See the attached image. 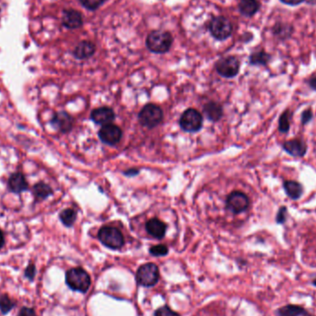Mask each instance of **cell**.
I'll return each mask as SVG.
<instances>
[{"mask_svg":"<svg viewBox=\"0 0 316 316\" xmlns=\"http://www.w3.org/2000/svg\"><path fill=\"white\" fill-rule=\"evenodd\" d=\"M287 219V208L285 206H282L280 208L279 213L276 215V223L278 224H284Z\"/></svg>","mask_w":316,"mask_h":316,"instance_id":"f546056e","label":"cell"},{"mask_svg":"<svg viewBox=\"0 0 316 316\" xmlns=\"http://www.w3.org/2000/svg\"><path fill=\"white\" fill-rule=\"evenodd\" d=\"M159 269L153 263H145L140 266L136 273L138 283L143 287H153L159 280Z\"/></svg>","mask_w":316,"mask_h":316,"instance_id":"5b68a950","label":"cell"},{"mask_svg":"<svg viewBox=\"0 0 316 316\" xmlns=\"http://www.w3.org/2000/svg\"><path fill=\"white\" fill-rule=\"evenodd\" d=\"M33 193L35 197L41 200H45L53 194L52 188L45 182H38L33 186Z\"/></svg>","mask_w":316,"mask_h":316,"instance_id":"7402d4cb","label":"cell"},{"mask_svg":"<svg viewBox=\"0 0 316 316\" xmlns=\"http://www.w3.org/2000/svg\"><path fill=\"white\" fill-rule=\"evenodd\" d=\"M150 253L153 256H165L169 253V249L166 245H155L150 249Z\"/></svg>","mask_w":316,"mask_h":316,"instance_id":"83f0119b","label":"cell"},{"mask_svg":"<svg viewBox=\"0 0 316 316\" xmlns=\"http://www.w3.org/2000/svg\"><path fill=\"white\" fill-rule=\"evenodd\" d=\"M217 73L225 78H233L240 71V61L235 57L222 58L216 64Z\"/></svg>","mask_w":316,"mask_h":316,"instance_id":"ba28073f","label":"cell"},{"mask_svg":"<svg viewBox=\"0 0 316 316\" xmlns=\"http://www.w3.org/2000/svg\"><path fill=\"white\" fill-rule=\"evenodd\" d=\"M290 110L285 111L284 113L281 115L280 117V122H279V130L282 133H287L290 131Z\"/></svg>","mask_w":316,"mask_h":316,"instance_id":"d4e9b609","label":"cell"},{"mask_svg":"<svg viewBox=\"0 0 316 316\" xmlns=\"http://www.w3.org/2000/svg\"><path fill=\"white\" fill-rule=\"evenodd\" d=\"M313 285H314V286H316V279L315 280H313Z\"/></svg>","mask_w":316,"mask_h":316,"instance_id":"74e56055","label":"cell"},{"mask_svg":"<svg viewBox=\"0 0 316 316\" xmlns=\"http://www.w3.org/2000/svg\"><path fill=\"white\" fill-rule=\"evenodd\" d=\"M139 122L141 125L152 129L160 124L163 120V111L156 105L148 104L143 106L139 113Z\"/></svg>","mask_w":316,"mask_h":316,"instance_id":"3957f363","label":"cell"},{"mask_svg":"<svg viewBox=\"0 0 316 316\" xmlns=\"http://www.w3.org/2000/svg\"><path fill=\"white\" fill-rule=\"evenodd\" d=\"M309 85H310V86H311V89L316 91V76H314V77H312V78H311V80H310V82H309Z\"/></svg>","mask_w":316,"mask_h":316,"instance_id":"8d00e7d4","label":"cell"},{"mask_svg":"<svg viewBox=\"0 0 316 316\" xmlns=\"http://www.w3.org/2000/svg\"><path fill=\"white\" fill-rule=\"evenodd\" d=\"M62 23L68 29H78L83 25V16L79 11L75 10L64 11Z\"/></svg>","mask_w":316,"mask_h":316,"instance_id":"9a60e30c","label":"cell"},{"mask_svg":"<svg viewBox=\"0 0 316 316\" xmlns=\"http://www.w3.org/2000/svg\"><path fill=\"white\" fill-rule=\"evenodd\" d=\"M312 116H313V115H312V111H311V108L306 109L305 111L302 112V115H301V123H302L303 125L309 123V122H311V120H312Z\"/></svg>","mask_w":316,"mask_h":316,"instance_id":"4dcf8cb0","label":"cell"},{"mask_svg":"<svg viewBox=\"0 0 316 316\" xmlns=\"http://www.w3.org/2000/svg\"><path fill=\"white\" fill-rule=\"evenodd\" d=\"M51 125L59 132L67 133L70 132L72 129L73 118L67 112L61 111L54 115L51 120Z\"/></svg>","mask_w":316,"mask_h":316,"instance_id":"8fae6325","label":"cell"},{"mask_svg":"<svg viewBox=\"0 0 316 316\" xmlns=\"http://www.w3.org/2000/svg\"><path fill=\"white\" fill-rule=\"evenodd\" d=\"M14 305H15V303L7 294L0 296V311L2 313L6 314V313L10 312Z\"/></svg>","mask_w":316,"mask_h":316,"instance_id":"484cf974","label":"cell"},{"mask_svg":"<svg viewBox=\"0 0 316 316\" xmlns=\"http://www.w3.org/2000/svg\"><path fill=\"white\" fill-rule=\"evenodd\" d=\"M95 44L90 41H83L77 45L73 51L74 57L78 59H87L95 53Z\"/></svg>","mask_w":316,"mask_h":316,"instance_id":"e0dca14e","label":"cell"},{"mask_svg":"<svg viewBox=\"0 0 316 316\" xmlns=\"http://www.w3.org/2000/svg\"><path fill=\"white\" fill-rule=\"evenodd\" d=\"M279 316H313L304 308L298 305H286L279 309Z\"/></svg>","mask_w":316,"mask_h":316,"instance_id":"44dd1931","label":"cell"},{"mask_svg":"<svg viewBox=\"0 0 316 316\" xmlns=\"http://www.w3.org/2000/svg\"><path fill=\"white\" fill-rule=\"evenodd\" d=\"M271 59V56L264 52V51H259V52L253 53L250 57V63L252 65H262L265 66L267 65Z\"/></svg>","mask_w":316,"mask_h":316,"instance_id":"cb8c5ba5","label":"cell"},{"mask_svg":"<svg viewBox=\"0 0 316 316\" xmlns=\"http://www.w3.org/2000/svg\"><path fill=\"white\" fill-rule=\"evenodd\" d=\"M76 218H77V213H76V211L71 209V208L64 209L59 214V219H60V221L62 222V224L65 227H72L74 223L76 221Z\"/></svg>","mask_w":316,"mask_h":316,"instance_id":"603a6c76","label":"cell"},{"mask_svg":"<svg viewBox=\"0 0 316 316\" xmlns=\"http://www.w3.org/2000/svg\"><path fill=\"white\" fill-rule=\"evenodd\" d=\"M250 206V200L247 195L242 191H233L227 199V208L233 214H241L247 210Z\"/></svg>","mask_w":316,"mask_h":316,"instance_id":"9c48e42d","label":"cell"},{"mask_svg":"<svg viewBox=\"0 0 316 316\" xmlns=\"http://www.w3.org/2000/svg\"><path fill=\"white\" fill-rule=\"evenodd\" d=\"M35 274H36V268H35L34 264H32V263L29 264L27 266V268L25 269V276H26L27 279L32 280L34 279Z\"/></svg>","mask_w":316,"mask_h":316,"instance_id":"1f68e13d","label":"cell"},{"mask_svg":"<svg viewBox=\"0 0 316 316\" xmlns=\"http://www.w3.org/2000/svg\"><path fill=\"white\" fill-rule=\"evenodd\" d=\"M106 0H81V3L89 11H95L99 9Z\"/></svg>","mask_w":316,"mask_h":316,"instance_id":"4316f807","label":"cell"},{"mask_svg":"<svg viewBox=\"0 0 316 316\" xmlns=\"http://www.w3.org/2000/svg\"><path fill=\"white\" fill-rule=\"evenodd\" d=\"M154 316H179V313L171 310L169 306H163L154 312Z\"/></svg>","mask_w":316,"mask_h":316,"instance_id":"f1b7e54d","label":"cell"},{"mask_svg":"<svg viewBox=\"0 0 316 316\" xmlns=\"http://www.w3.org/2000/svg\"><path fill=\"white\" fill-rule=\"evenodd\" d=\"M139 173V171H138L137 169H130V170H127L125 171V173L124 174L126 175V176H129V177H132V176H136Z\"/></svg>","mask_w":316,"mask_h":316,"instance_id":"e575fe53","label":"cell"},{"mask_svg":"<svg viewBox=\"0 0 316 316\" xmlns=\"http://www.w3.org/2000/svg\"><path fill=\"white\" fill-rule=\"evenodd\" d=\"M205 114L208 120L212 122H218L223 116V108L221 105L216 102H209L204 107Z\"/></svg>","mask_w":316,"mask_h":316,"instance_id":"ac0fdd59","label":"cell"},{"mask_svg":"<svg viewBox=\"0 0 316 316\" xmlns=\"http://www.w3.org/2000/svg\"><path fill=\"white\" fill-rule=\"evenodd\" d=\"M101 243L112 250H118L124 245V237L122 232L114 227H103L98 232Z\"/></svg>","mask_w":316,"mask_h":316,"instance_id":"277c9868","label":"cell"},{"mask_svg":"<svg viewBox=\"0 0 316 316\" xmlns=\"http://www.w3.org/2000/svg\"><path fill=\"white\" fill-rule=\"evenodd\" d=\"M91 120L95 122V124L104 126L110 124L111 122L115 120V113L113 109H111L109 107L103 106L92 111Z\"/></svg>","mask_w":316,"mask_h":316,"instance_id":"7c38bea8","label":"cell"},{"mask_svg":"<svg viewBox=\"0 0 316 316\" xmlns=\"http://www.w3.org/2000/svg\"><path fill=\"white\" fill-rule=\"evenodd\" d=\"M281 1L287 5L297 6L300 5V3H302L304 0H281Z\"/></svg>","mask_w":316,"mask_h":316,"instance_id":"836d02e7","label":"cell"},{"mask_svg":"<svg viewBox=\"0 0 316 316\" xmlns=\"http://www.w3.org/2000/svg\"><path fill=\"white\" fill-rule=\"evenodd\" d=\"M260 4L257 0H242L239 4L241 13L246 17H252L259 11Z\"/></svg>","mask_w":316,"mask_h":316,"instance_id":"ffe728a7","label":"cell"},{"mask_svg":"<svg viewBox=\"0 0 316 316\" xmlns=\"http://www.w3.org/2000/svg\"><path fill=\"white\" fill-rule=\"evenodd\" d=\"M8 185L10 190L17 194L26 191L29 189V184L27 182L26 179L24 175L21 172H17L11 175L8 181Z\"/></svg>","mask_w":316,"mask_h":316,"instance_id":"5bb4252c","label":"cell"},{"mask_svg":"<svg viewBox=\"0 0 316 316\" xmlns=\"http://www.w3.org/2000/svg\"><path fill=\"white\" fill-rule=\"evenodd\" d=\"M284 190L287 195L292 200L300 199L303 192V188L300 183L295 180H287L284 182Z\"/></svg>","mask_w":316,"mask_h":316,"instance_id":"d6986e66","label":"cell"},{"mask_svg":"<svg viewBox=\"0 0 316 316\" xmlns=\"http://www.w3.org/2000/svg\"><path fill=\"white\" fill-rule=\"evenodd\" d=\"M209 30L211 34L219 41L226 40L231 35L232 24L229 20L223 16H218L214 18L210 21Z\"/></svg>","mask_w":316,"mask_h":316,"instance_id":"52a82bcc","label":"cell"},{"mask_svg":"<svg viewBox=\"0 0 316 316\" xmlns=\"http://www.w3.org/2000/svg\"><path fill=\"white\" fill-rule=\"evenodd\" d=\"M98 135L101 141L105 144L115 145L122 140V132L120 127L110 123L102 127L98 132Z\"/></svg>","mask_w":316,"mask_h":316,"instance_id":"30bf717a","label":"cell"},{"mask_svg":"<svg viewBox=\"0 0 316 316\" xmlns=\"http://www.w3.org/2000/svg\"><path fill=\"white\" fill-rule=\"evenodd\" d=\"M18 316H36L35 311L32 308H28V307H23L21 309L20 312L18 313Z\"/></svg>","mask_w":316,"mask_h":316,"instance_id":"d6a6232c","label":"cell"},{"mask_svg":"<svg viewBox=\"0 0 316 316\" xmlns=\"http://www.w3.org/2000/svg\"><path fill=\"white\" fill-rule=\"evenodd\" d=\"M66 283L69 289L75 291L85 293L89 290L91 286V279L88 273L85 269L72 268L69 270L66 274Z\"/></svg>","mask_w":316,"mask_h":316,"instance_id":"7a4b0ae2","label":"cell"},{"mask_svg":"<svg viewBox=\"0 0 316 316\" xmlns=\"http://www.w3.org/2000/svg\"><path fill=\"white\" fill-rule=\"evenodd\" d=\"M173 44L171 33L166 31H153L148 34L146 46L151 52L164 54L169 51Z\"/></svg>","mask_w":316,"mask_h":316,"instance_id":"6da1fadb","label":"cell"},{"mask_svg":"<svg viewBox=\"0 0 316 316\" xmlns=\"http://www.w3.org/2000/svg\"><path fill=\"white\" fill-rule=\"evenodd\" d=\"M283 149L293 157H303L307 152V145L301 140L293 139L285 142Z\"/></svg>","mask_w":316,"mask_h":316,"instance_id":"4fadbf2b","label":"cell"},{"mask_svg":"<svg viewBox=\"0 0 316 316\" xmlns=\"http://www.w3.org/2000/svg\"><path fill=\"white\" fill-rule=\"evenodd\" d=\"M179 126L184 132H199L203 126L202 114L193 108L187 109L179 118Z\"/></svg>","mask_w":316,"mask_h":316,"instance_id":"8992f818","label":"cell"},{"mask_svg":"<svg viewBox=\"0 0 316 316\" xmlns=\"http://www.w3.org/2000/svg\"><path fill=\"white\" fill-rule=\"evenodd\" d=\"M5 244V236L4 233L0 229V249L4 246Z\"/></svg>","mask_w":316,"mask_h":316,"instance_id":"d590c367","label":"cell"},{"mask_svg":"<svg viewBox=\"0 0 316 316\" xmlns=\"http://www.w3.org/2000/svg\"><path fill=\"white\" fill-rule=\"evenodd\" d=\"M145 228L152 237L160 240V239L164 238L165 234H166L167 225L158 218H152V219L148 220L146 225H145Z\"/></svg>","mask_w":316,"mask_h":316,"instance_id":"2e32d148","label":"cell"}]
</instances>
